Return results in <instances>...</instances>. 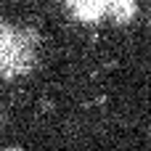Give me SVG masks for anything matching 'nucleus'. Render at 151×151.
I'll return each instance as SVG.
<instances>
[{"label":"nucleus","instance_id":"nucleus-1","mask_svg":"<svg viewBox=\"0 0 151 151\" xmlns=\"http://www.w3.org/2000/svg\"><path fill=\"white\" fill-rule=\"evenodd\" d=\"M40 45V32L32 27L13 29L0 24V74L19 77L35 66V48Z\"/></svg>","mask_w":151,"mask_h":151},{"label":"nucleus","instance_id":"nucleus-2","mask_svg":"<svg viewBox=\"0 0 151 151\" xmlns=\"http://www.w3.org/2000/svg\"><path fill=\"white\" fill-rule=\"evenodd\" d=\"M106 3L109 0H69V8L80 21H98L106 13Z\"/></svg>","mask_w":151,"mask_h":151},{"label":"nucleus","instance_id":"nucleus-6","mask_svg":"<svg viewBox=\"0 0 151 151\" xmlns=\"http://www.w3.org/2000/svg\"><path fill=\"white\" fill-rule=\"evenodd\" d=\"M66 3H69V0H66Z\"/></svg>","mask_w":151,"mask_h":151},{"label":"nucleus","instance_id":"nucleus-3","mask_svg":"<svg viewBox=\"0 0 151 151\" xmlns=\"http://www.w3.org/2000/svg\"><path fill=\"white\" fill-rule=\"evenodd\" d=\"M106 13L111 16L114 24H130L135 19V13H138V3L135 0H109Z\"/></svg>","mask_w":151,"mask_h":151},{"label":"nucleus","instance_id":"nucleus-4","mask_svg":"<svg viewBox=\"0 0 151 151\" xmlns=\"http://www.w3.org/2000/svg\"><path fill=\"white\" fill-rule=\"evenodd\" d=\"M5 151H24V149H21V146H8Z\"/></svg>","mask_w":151,"mask_h":151},{"label":"nucleus","instance_id":"nucleus-5","mask_svg":"<svg viewBox=\"0 0 151 151\" xmlns=\"http://www.w3.org/2000/svg\"><path fill=\"white\" fill-rule=\"evenodd\" d=\"M146 21H149V27H151V8H149V13H146Z\"/></svg>","mask_w":151,"mask_h":151}]
</instances>
